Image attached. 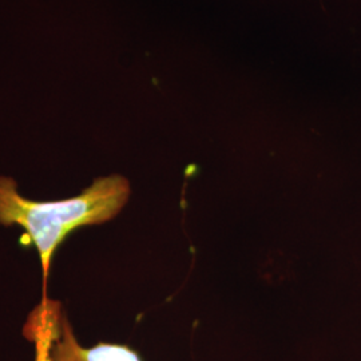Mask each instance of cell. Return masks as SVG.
<instances>
[{
	"mask_svg": "<svg viewBox=\"0 0 361 361\" xmlns=\"http://www.w3.org/2000/svg\"><path fill=\"white\" fill-rule=\"evenodd\" d=\"M130 194L129 180L110 174L97 178L75 197L34 201L19 193L13 178L0 176V225L25 231L28 244L38 252L46 284L54 255L66 237L79 228L116 219L129 202Z\"/></svg>",
	"mask_w": 361,
	"mask_h": 361,
	"instance_id": "obj_1",
	"label": "cell"
},
{
	"mask_svg": "<svg viewBox=\"0 0 361 361\" xmlns=\"http://www.w3.org/2000/svg\"><path fill=\"white\" fill-rule=\"evenodd\" d=\"M30 322L49 338L47 361H143L137 350L125 344L98 343L90 348L80 345L59 304L46 298Z\"/></svg>",
	"mask_w": 361,
	"mask_h": 361,
	"instance_id": "obj_2",
	"label": "cell"
}]
</instances>
